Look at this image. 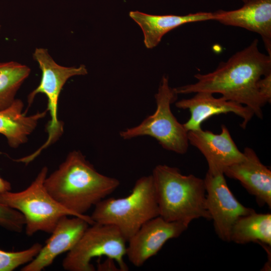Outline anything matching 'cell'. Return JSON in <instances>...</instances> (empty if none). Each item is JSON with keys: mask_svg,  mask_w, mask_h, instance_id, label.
<instances>
[{"mask_svg": "<svg viewBox=\"0 0 271 271\" xmlns=\"http://www.w3.org/2000/svg\"><path fill=\"white\" fill-rule=\"evenodd\" d=\"M11 183L0 176V193L11 191Z\"/></svg>", "mask_w": 271, "mask_h": 271, "instance_id": "cb8c5ba5", "label": "cell"}, {"mask_svg": "<svg viewBox=\"0 0 271 271\" xmlns=\"http://www.w3.org/2000/svg\"><path fill=\"white\" fill-rule=\"evenodd\" d=\"M188 225L177 221H168L161 216L145 223L127 241L126 255L131 263L140 267L157 254L169 239L179 237Z\"/></svg>", "mask_w": 271, "mask_h": 271, "instance_id": "30bf717a", "label": "cell"}, {"mask_svg": "<svg viewBox=\"0 0 271 271\" xmlns=\"http://www.w3.org/2000/svg\"><path fill=\"white\" fill-rule=\"evenodd\" d=\"M178 94L172 88L168 77H162L155 94L156 109L139 125L121 131L120 137L130 140L142 136L155 139L165 149L179 154L186 153L188 149V131L179 122L172 112L171 105Z\"/></svg>", "mask_w": 271, "mask_h": 271, "instance_id": "8992f818", "label": "cell"}, {"mask_svg": "<svg viewBox=\"0 0 271 271\" xmlns=\"http://www.w3.org/2000/svg\"><path fill=\"white\" fill-rule=\"evenodd\" d=\"M25 225L24 217L20 212L0 202V226L13 232L20 233Z\"/></svg>", "mask_w": 271, "mask_h": 271, "instance_id": "44dd1931", "label": "cell"}, {"mask_svg": "<svg viewBox=\"0 0 271 271\" xmlns=\"http://www.w3.org/2000/svg\"><path fill=\"white\" fill-rule=\"evenodd\" d=\"M230 241L240 244L255 242L270 246L271 214L254 211L240 217L232 227Z\"/></svg>", "mask_w": 271, "mask_h": 271, "instance_id": "ac0fdd59", "label": "cell"}, {"mask_svg": "<svg viewBox=\"0 0 271 271\" xmlns=\"http://www.w3.org/2000/svg\"><path fill=\"white\" fill-rule=\"evenodd\" d=\"M23 102L16 99L8 108L0 110V133L7 140L10 147L17 148L26 143L28 136L36 128L38 121L44 117L46 110L28 116L23 112Z\"/></svg>", "mask_w": 271, "mask_h": 271, "instance_id": "e0dca14e", "label": "cell"}, {"mask_svg": "<svg viewBox=\"0 0 271 271\" xmlns=\"http://www.w3.org/2000/svg\"><path fill=\"white\" fill-rule=\"evenodd\" d=\"M127 241L115 226L94 223L86 230L78 243L68 252L62 267L68 271H94L92 258L104 256L114 259L120 271L128 267L123 257Z\"/></svg>", "mask_w": 271, "mask_h": 271, "instance_id": "52a82bcc", "label": "cell"}, {"mask_svg": "<svg viewBox=\"0 0 271 271\" xmlns=\"http://www.w3.org/2000/svg\"><path fill=\"white\" fill-rule=\"evenodd\" d=\"M257 89L266 103L271 101V73L261 77L257 82Z\"/></svg>", "mask_w": 271, "mask_h": 271, "instance_id": "7402d4cb", "label": "cell"}, {"mask_svg": "<svg viewBox=\"0 0 271 271\" xmlns=\"http://www.w3.org/2000/svg\"><path fill=\"white\" fill-rule=\"evenodd\" d=\"M31 72L27 65L15 61L0 62V110L9 107Z\"/></svg>", "mask_w": 271, "mask_h": 271, "instance_id": "d6986e66", "label": "cell"}, {"mask_svg": "<svg viewBox=\"0 0 271 271\" xmlns=\"http://www.w3.org/2000/svg\"><path fill=\"white\" fill-rule=\"evenodd\" d=\"M116 262L113 259L107 258L103 263H99L97 265L98 270H120L118 267H117L115 263Z\"/></svg>", "mask_w": 271, "mask_h": 271, "instance_id": "603a6c76", "label": "cell"}, {"mask_svg": "<svg viewBox=\"0 0 271 271\" xmlns=\"http://www.w3.org/2000/svg\"><path fill=\"white\" fill-rule=\"evenodd\" d=\"M159 216L152 175L140 178L128 196L103 199L90 216L94 223L116 226L127 241L147 221Z\"/></svg>", "mask_w": 271, "mask_h": 271, "instance_id": "277c9868", "label": "cell"}, {"mask_svg": "<svg viewBox=\"0 0 271 271\" xmlns=\"http://www.w3.org/2000/svg\"><path fill=\"white\" fill-rule=\"evenodd\" d=\"M0 29H1V26H0Z\"/></svg>", "mask_w": 271, "mask_h": 271, "instance_id": "484cf974", "label": "cell"}, {"mask_svg": "<svg viewBox=\"0 0 271 271\" xmlns=\"http://www.w3.org/2000/svg\"><path fill=\"white\" fill-rule=\"evenodd\" d=\"M48 171L47 167H43L30 186L22 191L0 193L1 203L23 214L26 234L29 236L39 231L51 233L61 217L75 216L57 202L46 189L44 181Z\"/></svg>", "mask_w": 271, "mask_h": 271, "instance_id": "5b68a950", "label": "cell"}, {"mask_svg": "<svg viewBox=\"0 0 271 271\" xmlns=\"http://www.w3.org/2000/svg\"><path fill=\"white\" fill-rule=\"evenodd\" d=\"M258 40L254 39L245 48L221 62L216 69L194 75L195 83L174 88L177 94L199 92L220 93L228 100L251 109L254 115L262 119V107L267 103L257 89L258 81L271 73V56L261 53Z\"/></svg>", "mask_w": 271, "mask_h": 271, "instance_id": "6da1fadb", "label": "cell"}, {"mask_svg": "<svg viewBox=\"0 0 271 271\" xmlns=\"http://www.w3.org/2000/svg\"><path fill=\"white\" fill-rule=\"evenodd\" d=\"M221 127V132L218 134L202 128L188 131L189 144L202 154L207 162V171L212 173H223L227 167L244 157L227 127L224 124Z\"/></svg>", "mask_w": 271, "mask_h": 271, "instance_id": "7c38bea8", "label": "cell"}, {"mask_svg": "<svg viewBox=\"0 0 271 271\" xmlns=\"http://www.w3.org/2000/svg\"><path fill=\"white\" fill-rule=\"evenodd\" d=\"M68 216L60 219L38 254L22 267L21 271H41L49 266L59 255L71 250L88 227L94 223L91 217Z\"/></svg>", "mask_w": 271, "mask_h": 271, "instance_id": "8fae6325", "label": "cell"}, {"mask_svg": "<svg viewBox=\"0 0 271 271\" xmlns=\"http://www.w3.org/2000/svg\"><path fill=\"white\" fill-rule=\"evenodd\" d=\"M195 93L191 98L175 102L177 108L188 109L190 111V118L183 123L188 131L202 128V123L212 116L228 113H234L241 118L242 121L240 126L245 128L254 115L253 111L246 106L222 96L216 98L213 94L205 92Z\"/></svg>", "mask_w": 271, "mask_h": 271, "instance_id": "4fadbf2b", "label": "cell"}, {"mask_svg": "<svg viewBox=\"0 0 271 271\" xmlns=\"http://www.w3.org/2000/svg\"><path fill=\"white\" fill-rule=\"evenodd\" d=\"M43 245L35 243L30 247L18 251L0 249V271H12L31 261L38 254Z\"/></svg>", "mask_w": 271, "mask_h": 271, "instance_id": "ffe728a7", "label": "cell"}, {"mask_svg": "<svg viewBox=\"0 0 271 271\" xmlns=\"http://www.w3.org/2000/svg\"><path fill=\"white\" fill-rule=\"evenodd\" d=\"M129 15L141 28L145 45L148 49L157 46L166 33L182 25L213 20V13L207 12L185 16L153 15L137 11L130 12Z\"/></svg>", "mask_w": 271, "mask_h": 271, "instance_id": "2e32d148", "label": "cell"}, {"mask_svg": "<svg viewBox=\"0 0 271 271\" xmlns=\"http://www.w3.org/2000/svg\"><path fill=\"white\" fill-rule=\"evenodd\" d=\"M213 20L257 33L271 56V0H253L237 10L218 11L213 13Z\"/></svg>", "mask_w": 271, "mask_h": 271, "instance_id": "9a60e30c", "label": "cell"}, {"mask_svg": "<svg viewBox=\"0 0 271 271\" xmlns=\"http://www.w3.org/2000/svg\"><path fill=\"white\" fill-rule=\"evenodd\" d=\"M208 211L216 233L224 241H230L232 227L241 216L254 210L241 204L229 188L223 173L207 171L204 179Z\"/></svg>", "mask_w": 271, "mask_h": 271, "instance_id": "9c48e42d", "label": "cell"}, {"mask_svg": "<svg viewBox=\"0 0 271 271\" xmlns=\"http://www.w3.org/2000/svg\"><path fill=\"white\" fill-rule=\"evenodd\" d=\"M119 181L97 172L79 151L69 153L44 185L51 196L76 216L90 218L85 213L111 194Z\"/></svg>", "mask_w": 271, "mask_h": 271, "instance_id": "7a4b0ae2", "label": "cell"}, {"mask_svg": "<svg viewBox=\"0 0 271 271\" xmlns=\"http://www.w3.org/2000/svg\"><path fill=\"white\" fill-rule=\"evenodd\" d=\"M42 72L39 85L28 96V109L38 93L45 94L48 99L47 110L49 111L51 119L46 126L48 137L46 142L31 154L37 157L45 149L56 142L63 132V122L58 118V101L60 92L67 81L74 76L85 75L87 69L84 65L78 67H65L57 64L43 48H36L33 54Z\"/></svg>", "mask_w": 271, "mask_h": 271, "instance_id": "ba28073f", "label": "cell"}, {"mask_svg": "<svg viewBox=\"0 0 271 271\" xmlns=\"http://www.w3.org/2000/svg\"><path fill=\"white\" fill-rule=\"evenodd\" d=\"M242 1L245 3L246 2H248L251 1H253V0H242Z\"/></svg>", "mask_w": 271, "mask_h": 271, "instance_id": "d4e9b609", "label": "cell"}, {"mask_svg": "<svg viewBox=\"0 0 271 271\" xmlns=\"http://www.w3.org/2000/svg\"><path fill=\"white\" fill-rule=\"evenodd\" d=\"M243 158L227 167L224 175L239 181L258 204L271 208V171L263 165L254 151L246 147Z\"/></svg>", "mask_w": 271, "mask_h": 271, "instance_id": "5bb4252c", "label": "cell"}, {"mask_svg": "<svg viewBox=\"0 0 271 271\" xmlns=\"http://www.w3.org/2000/svg\"><path fill=\"white\" fill-rule=\"evenodd\" d=\"M151 175L159 216L164 219L188 225L195 219L211 220L204 179L183 175L177 168L161 164L155 167Z\"/></svg>", "mask_w": 271, "mask_h": 271, "instance_id": "3957f363", "label": "cell"}]
</instances>
